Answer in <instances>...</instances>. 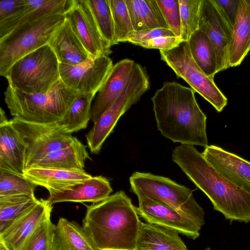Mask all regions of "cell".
<instances>
[{
  "instance_id": "obj_1",
  "label": "cell",
  "mask_w": 250,
  "mask_h": 250,
  "mask_svg": "<svg viewBox=\"0 0 250 250\" xmlns=\"http://www.w3.org/2000/svg\"><path fill=\"white\" fill-rule=\"evenodd\" d=\"M191 87L165 82L151 97L158 130L174 143L206 147L207 117Z\"/></svg>"
},
{
  "instance_id": "obj_2",
  "label": "cell",
  "mask_w": 250,
  "mask_h": 250,
  "mask_svg": "<svg viewBox=\"0 0 250 250\" xmlns=\"http://www.w3.org/2000/svg\"><path fill=\"white\" fill-rule=\"evenodd\" d=\"M172 160L207 196L213 209L226 220L250 222V193L225 178L194 146L181 144L176 147Z\"/></svg>"
},
{
  "instance_id": "obj_3",
  "label": "cell",
  "mask_w": 250,
  "mask_h": 250,
  "mask_svg": "<svg viewBox=\"0 0 250 250\" xmlns=\"http://www.w3.org/2000/svg\"><path fill=\"white\" fill-rule=\"evenodd\" d=\"M86 207L83 227L98 250H137L141 221L125 191Z\"/></svg>"
},
{
  "instance_id": "obj_4",
  "label": "cell",
  "mask_w": 250,
  "mask_h": 250,
  "mask_svg": "<svg viewBox=\"0 0 250 250\" xmlns=\"http://www.w3.org/2000/svg\"><path fill=\"white\" fill-rule=\"evenodd\" d=\"M81 93L60 79L45 93L28 94L8 85L4 100L10 114L21 120L39 124L58 123Z\"/></svg>"
},
{
  "instance_id": "obj_5",
  "label": "cell",
  "mask_w": 250,
  "mask_h": 250,
  "mask_svg": "<svg viewBox=\"0 0 250 250\" xmlns=\"http://www.w3.org/2000/svg\"><path fill=\"white\" fill-rule=\"evenodd\" d=\"M5 78L13 88L28 94L45 93L60 79L59 62L47 44L17 61Z\"/></svg>"
},
{
  "instance_id": "obj_6",
  "label": "cell",
  "mask_w": 250,
  "mask_h": 250,
  "mask_svg": "<svg viewBox=\"0 0 250 250\" xmlns=\"http://www.w3.org/2000/svg\"><path fill=\"white\" fill-rule=\"evenodd\" d=\"M65 21V15L44 16L16 27L0 39V75L5 77L17 61L47 44L54 32Z\"/></svg>"
},
{
  "instance_id": "obj_7",
  "label": "cell",
  "mask_w": 250,
  "mask_h": 250,
  "mask_svg": "<svg viewBox=\"0 0 250 250\" xmlns=\"http://www.w3.org/2000/svg\"><path fill=\"white\" fill-rule=\"evenodd\" d=\"M130 189L159 200L203 226L205 211L187 187L162 176L135 172L129 178Z\"/></svg>"
},
{
  "instance_id": "obj_8",
  "label": "cell",
  "mask_w": 250,
  "mask_h": 250,
  "mask_svg": "<svg viewBox=\"0 0 250 250\" xmlns=\"http://www.w3.org/2000/svg\"><path fill=\"white\" fill-rule=\"evenodd\" d=\"M150 87L149 76L145 67L136 63L126 84L118 98L94 123L85 136L91 153L98 154L103 144L113 130L120 117L136 104Z\"/></svg>"
},
{
  "instance_id": "obj_9",
  "label": "cell",
  "mask_w": 250,
  "mask_h": 250,
  "mask_svg": "<svg viewBox=\"0 0 250 250\" xmlns=\"http://www.w3.org/2000/svg\"><path fill=\"white\" fill-rule=\"evenodd\" d=\"M161 60L184 80L191 88L208 102L218 112L227 105L228 99L193 59L188 42H182L168 50H159Z\"/></svg>"
},
{
  "instance_id": "obj_10",
  "label": "cell",
  "mask_w": 250,
  "mask_h": 250,
  "mask_svg": "<svg viewBox=\"0 0 250 250\" xmlns=\"http://www.w3.org/2000/svg\"><path fill=\"white\" fill-rule=\"evenodd\" d=\"M10 122L25 146V169L48 154L66 147L78 140L64 132L58 123L39 124L15 117Z\"/></svg>"
},
{
  "instance_id": "obj_11",
  "label": "cell",
  "mask_w": 250,
  "mask_h": 250,
  "mask_svg": "<svg viewBox=\"0 0 250 250\" xmlns=\"http://www.w3.org/2000/svg\"><path fill=\"white\" fill-rule=\"evenodd\" d=\"M199 29L212 42L216 53L217 72L229 67L233 25L215 0H202Z\"/></svg>"
},
{
  "instance_id": "obj_12",
  "label": "cell",
  "mask_w": 250,
  "mask_h": 250,
  "mask_svg": "<svg viewBox=\"0 0 250 250\" xmlns=\"http://www.w3.org/2000/svg\"><path fill=\"white\" fill-rule=\"evenodd\" d=\"M132 192L137 196L139 201V206L136 207L137 213L146 223L176 230L193 240L200 236L202 226L195 221L139 191Z\"/></svg>"
},
{
  "instance_id": "obj_13",
  "label": "cell",
  "mask_w": 250,
  "mask_h": 250,
  "mask_svg": "<svg viewBox=\"0 0 250 250\" xmlns=\"http://www.w3.org/2000/svg\"><path fill=\"white\" fill-rule=\"evenodd\" d=\"M113 66L112 60L103 56L90 58L77 65L59 63L60 79L69 88L81 94L97 93Z\"/></svg>"
},
{
  "instance_id": "obj_14",
  "label": "cell",
  "mask_w": 250,
  "mask_h": 250,
  "mask_svg": "<svg viewBox=\"0 0 250 250\" xmlns=\"http://www.w3.org/2000/svg\"><path fill=\"white\" fill-rule=\"evenodd\" d=\"M65 17L90 58L108 57L112 53L111 45L100 32L86 0H75Z\"/></svg>"
},
{
  "instance_id": "obj_15",
  "label": "cell",
  "mask_w": 250,
  "mask_h": 250,
  "mask_svg": "<svg viewBox=\"0 0 250 250\" xmlns=\"http://www.w3.org/2000/svg\"><path fill=\"white\" fill-rule=\"evenodd\" d=\"M202 154L225 178L250 193V161L215 145L207 146Z\"/></svg>"
},
{
  "instance_id": "obj_16",
  "label": "cell",
  "mask_w": 250,
  "mask_h": 250,
  "mask_svg": "<svg viewBox=\"0 0 250 250\" xmlns=\"http://www.w3.org/2000/svg\"><path fill=\"white\" fill-rule=\"evenodd\" d=\"M113 191L109 180L103 176H96L49 192V204L64 202L93 204L101 202Z\"/></svg>"
},
{
  "instance_id": "obj_17",
  "label": "cell",
  "mask_w": 250,
  "mask_h": 250,
  "mask_svg": "<svg viewBox=\"0 0 250 250\" xmlns=\"http://www.w3.org/2000/svg\"><path fill=\"white\" fill-rule=\"evenodd\" d=\"M52 206L41 199L33 208L0 233V242L9 250H20L42 222L51 214Z\"/></svg>"
},
{
  "instance_id": "obj_18",
  "label": "cell",
  "mask_w": 250,
  "mask_h": 250,
  "mask_svg": "<svg viewBox=\"0 0 250 250\" xmlns=\"http://www.w3.org/2000/svg\"><path fill=\"white\" fill-rule=\"evenodd\" d=\"M25 146L18 132L0 109V169L23 176Z\"/></svg>"
},
{
  "instance_id": "obj_19",
  "label": "cell",
  "mask_w": 250,
  "mask_h": 250,
  "mask_svg": "<svg viewBox=\"0 0 250 250\" xmlns=\"http://www.w3.org/2000/svg\"><path fill=\"white\" fill-rule=\"evenodd\" d=\"M135 64L133 60L125 59L113 65L92 106L91 119L94 123L111 106L120 94Z\"/></svg>"
},
{
  "instance_id": "obj_20",
  "label": "cell",
  "mask_w": 250,
  "mask_h": 250,
  "mask_svg": "<svg viewBox=\"0 0 250 250\" xmlns=\"http://www.w3.org/2000/svg\"><path fill=\"white\" fill-rule=\"evenodd\" d=\"M74 3L75 0H25V4L20 11L0 21V39L26 22L48 15H65Z\"/></svg>"
},
{
  "instance_id": "obj_21",
  "label": "cell",
  "mask_w": 250,
  "mask_h": 250,
  "mask_svg": "<svg viewBox=\"0 0 250 250\" xmlns=\"http://www.w3.org/2000/svg\"><path fill=\"white\" fill-rule=\"evenodd\" d=\"M48 44L55 54L59 63L77 65L90 58L66 19L54 32Z\"/></svg>"
},
{
  "instance_id": "obj_22",
  "label": "cell",
  "mask_w": 250,
  "mask_h": 250,
  "mask_svg": "<svg viewBox=\"0 0 250 250\" xmlns=\"http://www.w3.org/2000/svg\"><path fill=\"white\" fill-rule=\"evenodd\" d=\"M23 176L36 186L45 188L49 192L59 190L92 177L85 170L37 167L25 168Z\"/></svg>"
},
{
  "instance_id": "obj_23",
  "label": "cell",
  "mask_w": 250,
  "mask_h": 250,
  "mask_svg": "<svg viewBox=\"0 0 250 250\" xmlns=\"http://www.w3.org/2000/svg\"><path fill=\"white\" fill-rule=\"evenodd\" d=\"M176 230L141 222L137 250H188Z\"/></svg>"
},
{
  "instance_id": "obj_24",
  "label": "cell",
  "mask_w": 250,
  "mask_h": 250,
  "mask_svg": "<svg viewBox=\"0 0 250 250\" xmlns=\"http://www.w3.org/2000/svg\"><path fill=\"white\" fill-rule=\"evenodd\" d=\"M250 51V0H239L229 53V67L240 65Z\"/></svg>"
},
{
  "instance_id": "obj_25",
  "label": "cell",
  "mask_w": 250,
  "mask_h": 250,
  "mask_svg": "<svg viewBox=\"0 0 250 250\" xmlns=\"http://www.w3.org/2000/svg\"><path fill=\"white\" fill-rule=\"evenodd\" d=\"M52 250H98L83 227L60 217L56 225Z\"/></svg>"
},
{
  "instance_id": "obj_26",
  "label": "cell",
  "mask_w": 250,
  "mask_h": 250,
  "mask_svg": "<svg viewBox=\"0 0 250 250\" xmlns=\"http://www.w3.org/2000/svg\"><path fill=\"white\" fill-rule=\"evenodd\" d=\"M87 160L91 158L86 146L78 139L67 147L48 154L31 167L84 170Z\"/></svg>"
},
{
  "instance_id": "obj_27",
  "label": "cell",
  "mask_w": 250,
  "mask_h": 250,
  "mask_svg": "<svg viewBox=\"0 0 250 250\" xmlns=\"http://www.w3.org/2000/svg\"><path fill=\"white\" fill-rule=\"evenodd\" d=\"M133 30L169 29L157 0H125Z\"/></svg>"
},
{
  "instance_id": "obj_28",
  "label": "cell",
  "mask_w": 250,
  "mask_h": 250,
  "mask_svg": "<svg viewBox=\"0 0 250 250\" xmlns=\"http://www.w3.org/2000/svg\"><path fill=\"white\" fill-rule=\"evenodd\" d=\"M188 43L194 62L208 77L214 80L218 73L217 56L210 39L198 29L191 35Z\"/></svg>"
},
{
  "instance_id": "obj_29",
  "label": "cell",
  "mask_w": 250,
  "mask_h": 250,
  "mask_svg": "<svg viewBox=\"0 0 250 250\" xmlns=\"http://www.w3.org/2000/svg\"><path fill=\"white\" fill-rule=\"evenodd\" d=\"M96 93L80 94L58 122L66 133L72 134L85 128L91 118V104Z\"/></svg>"
},
{
  "instance_id": "obj_30",
  "label": "cell",
  "mask_w": 250,
  "mask_h": 250,
  "mask_svg": "<svg viewBox=\"0 0 250 250\" xmlns=\"http://www.w3.org/2000/svg\"><path fill=\"white\" fill-rule=\"evenodd\" d=\"M39 201L35 195L0 197V233L36 206Z\"/></svg>"
},
{
  "instance_id": "obj_31",
  "label": "cell",
  "mask_w": 250,
  "mask_h": 250,
  "mask_svg": "<svg viewBox=\"0 0 250 250\" xmlns=\"http://www.w3.org/2000/svg\"><path fill=\"white\" fill-rule=\"evenodd\" d=\"M181 18V36L183 42H188L199 29L202 0H178Z\"/></svg>"
},
{
  "instance_id": "obj_32",
  "label": "cell",
  "mask_w": 250,
  "mask_h": 250,
  "mask_svg": "<svg viewBox=\"0 0 250 250\" xmlns=\"http://www.w3.org/2000/svg\"><path fill=\"white\" fill-rule=\"evenodd\" d=\"M104 38L113 46L114 23L109 0H86Z\"/></svg>"
},
{
  "instance_id": "obj_33",
  "label": "cell",
  "mask_w": 250,
  "mask_h": 250,
  "mask_svg": "<svg viewBox=\"0 0 250 250\" xmlns=\"http://www.w3.org/2000/svg\"><path fill=\"white\" fill-rule=\"evenodd\" d=\"M36 187L24 176L0 169V197L23 194L33 196Z\"/></svg>"
},
{
  "instance_id": "obj_34",
  "label": "cell",
  "mask_w": 250,
  "mask_h": 250,
  "mask_svg": "<svg viewBox=\"0 0 250 250\" xmlns=\"http://www.w3.org/2000/svg\"><path fill=\"white\" fill-rule=\"evenodd\" d=\"M114 23L113 45L123 42L133 28L125 0H109Z\"/></svg>"
},
{
  "instance_id": "obj_35",
  "label": "cell",
  "mask_w": 250,
  "mask_h": 250,
  "mask_svg": "<svg viewBox=\"0 0 250 250\" xmlns=\"http://www.w3.org/2000/svg\"><path fill=\"white\" fill-rule=\"evenodd\" d=\"M55 225L49 215L38 226L20 250H52Z\"/></svg>"
},
{
  "instance_id": "obj_36",
  "label": "cell",
  "mask_w": 250,
  "mask_h": 250,
  "mask_svg": "<svg viewBox=\"0 0 250 250\" xmlns=\"http://www.w3.org/2000/svg\"><path fill=\"white\" fill-rule=\"evenodd\" d=\"M169 29L176 37L181 36V18L178 0H157Z\"/></svg>"
},
{
  "instance_id": "obj_37",
  "label": "cell",
  "mask_w": 250,
  "mask_h": 250,
  "mask_svg": "<svg viewBox=\"0 0 250 250\" xmlns=\"http://www.w3.org/2000/svg\"><path fill=\"white\" fill-rule=\"evenodd\" d=\"M174 33L169 29L159 28L146 29L129 33L123 42H128L138 45L146 41L159 37H174Z\"/></svg>"
},
{
  "instance_id": "obj_38",
  "label": "cell",
  "mask_w": 250,
  "mask_h": 250,
  "mask_svg": "<svg viewBox=\"0 0 250 250\" xmlns=\"http://www.w3.org/2000/svg\"><path fill=\"white\" fill-rule=\"evenodd\" d=\"M183 41L180 37H159L146 41L138 45L148 49L168 50L177 46Z\"/></svg>"
},
{
  "instance_id": "obj_39",
  "label": "cell",
  "mask_w": 250,
  "mask_h": 250,
  "mask_svg": "<svg viewBox=\"0 0 250 250\" xmlns=\"http://www.w3.org/2000/svg\"><path fill=\"white\" fill-rule=\"evenodd\" d=\"M25 4V0H2L0 1V21L13 16Z\"/></svg>"
},
{
  "instance_id": "obj_40",
  "label": "cell",
  "mask_w": 250,
  "mask_h": 250,
  "mask_svg": "<svg viewBox=\"0 0 250 250\" xmlns=\"http://www.w3.org/2000/svg\"><path fill=\"white\" fill-rule=\"evenodd\" d=\"M233 26L237 13L239 0H215Z\"/></svg>"
},
{
  "instance_id": "obj_41",
  "label": "cell",
  "mask_w": 250,
  "mask_h": 250,
  "mask_svg": "<svg viewBox=\"0 0 250 250\" xmlns=\"http://www.w3.org/2000/svg\"><path fill=\"white\" fill-rule=\"evenodd\" d=\"M0 250H9L4 244L0 242Z\"/></svg>"
},
{
  "instance_id": "obj_42",
  "label": "cell",
  "mask_w": 250,
  "mask_h": 250,
  "mask_svg": "<svg viewBox=\"0 0 250 250\" xmlns=\"http://www.w3.org/2000/svg\"><path fill=\"white\" fill-rule=\"evenodd\" d=\"M204 250H212L210 248L207 247Z\"/></svg>"
}]
</instances>
